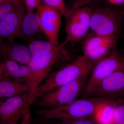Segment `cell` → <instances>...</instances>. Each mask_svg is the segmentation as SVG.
I'll return each mask as SVG.
<instances>
[{
    "label": "cell",
    "mask_w": 124,
    "mask_h": 124,
    "mask_svg": "<svg viewBox=\"0 0 124 124\" xmlns=\"http://www.w3.org/2000/svg\"><path fill=\"white\" fill-rule=\"evenodd\" d=\"M8 78L27 83L31 85L33 88L31 71L27 65L14 61H4L0 64V78Z\"/></svg>",
    "instance_id": "14"
},
{
    "label": "cell",
    "mask_w": 124,
    "mask_h": 124,
    "mask_svg": "<svg viewBox=\"0 0 124 124\" xmlns=\"http://www.w3.org/2000/svg\"><path fill=\"white\" fill-rule=\"evenodd\" d=\"M20 0L22 1V0Z\"/></svg>",
    "instance_id": "29"
},
{
    "label": "cell",
    "mask_w": 124,
    "mask_h": 124,
    "mask_svg": "<svg viewBox=\"0 0 124 124\" xmlns=\"http://www.w3.org/2000/svg\"><path fill=\"white\" fill-rule=\"evenodd\" d=\"M118 36L93 35L85 41L83 46V54L97 62L115 50Z\"/></svg>",
    "instance_id": "10"
},
{
    "label": "cell",
    "mask_w": 124,
    "mask_h": 124,
    "mask_svg": "<svg viewBox=\"0 0 124 124\" xmlns=\"http://www.w3.org/2000/svg\"><path fill=\"white\" fill-rule=\"evenodd\" d=\"M34 92L0 101V124H19L31 116L29 107L35 101Z\"/></svg>",
    "instance_id": "5"
},
{
    "label": "cell",
    "mask_w": 124,
    "mask_h": 124,
    "mask_svg": "<svg viewBox=\"0 0 124 124\" xmlns=\"http://www.w3.org/2000/svg\"><path fill=\"white\" fill-rule=\"evenodd\" d=\"M109 2L114 4L118 5L124 2V0H108Z\"/></svg>",
    "instance_id": "24"
},
{
    "label": "cell",
    "mask_w": 124,
    "mask_h": 124,
    "mask_svg": "<svg viewBox=\"0 0 124 124\" xmlns=\"http://www.w3.org/2000/svg\"><path fill=\"white\" fill-rule=\"evenodd\" d=\"M46 5L59 11L66 17L68 15L69 9L67 8L64 0H41Z\"/></svg>",
    "instance_id": "21"
},
{
    "label": "cell",
    "mask_w": 124,
    "mask_h": 124,
    "mask_svg": "<svg viewBox=\"0 0 124 124\" xmlns=\"http://www.w3.org/2000/svg\"><path fill=\"white\" fill-rule=\"evenodd\" d=\"M29 51L32 57L58 50L62 48L60 44L55 45L49 41L35 40L30 41L28 46Z\"/></svg>",
    "instance_id": "17"
},
{
    "label": "cell",
    "mask_w": 124,
    "mask_h": 124,
    "mask_svg": "<svg viewBox=\"0 0 124 124\" xmlns=\"http://www.w3.org/2000/svg\"><path fill=\"white\" fill-rule=\"evenodd\" d=\"M90 75L83 76L44 94L36 100V106L40 108H53L73 101L83 91Z\"/></svg>",
    "instance_id": "3"
},
{
    "label": "cell",
    "mask_w": 124,
    "mask_h": 124,
    "mask_svg": "<svg viewBox=\"0 0 124 124\" xmlns=\"http://www.w3.org/2000/svg\"><path fill=\"white\" fill-rule=\"evenodd\" d=\"M5 0H0V4L2 3V2H3V1H4Z\"/></svg>",
    "instance_id": "27"
},
{
    "label": "cell",
    "mask_w": 124,
    "mask_h": 124,
    "mask_svg": "<svg viewBox=\"0 0 124 124\" xmlns=\"http://www.w3.org/2000/svg\"><path fill=\"white\" fill-rule=\"evenodd\" d=\"M122 16L123 17V18H124V11H123V13H122Z\"/></svg>",
    "instance_id": "26"
},
{
    "label": "cell",
    "mask_w": 124,
    "mask_h": 124,
    "mask_svg": "<svg viewBox=\"0 0 124 124\" xmlns=\"http://www.w3.org/2000/svg\"><path fill=\"white\" fill-rule=\"evenodd\" d=\"M28 124H61L58 120L47 119L37 116L36 118L32 119Z\"/></svg>",
    "instance_id": "22"
},
{
    "label": "cell",
    "mask_w": 124,
    "mask_h": 124,
    "mask_svg": "<svg viewBox=\"0 0 124 124\" xmlns=\"http://www.w3.org/2000/svg\"><path fill=\"white\" fill-rule=\"evenodd\" d=\"M114 101L124 98V70H117L102 80L86 97Z\"/></svg>",
    "instance_id": "9"
},
{
    "label": "cell",
    "mask_w": 124,
    "mask_h": 124,
    "mask_svg": "<svg viewBox=\"0 0 124 124\" xmlns=\"http://www.w3.org/2000/svg\"><path fill=\"white\" fill-rule=\"evenodd\" d=\"M0 54L5 61H14L27 66L32 58L28 47L9 41H0Z\"/></svg>",
    "instance_id": "13"
},
{
    "label": "cell",
    "mask_w": 124,
    "mask_h": 124,
    "mask_svg": "<svg viewBox=\"0 0 124 124\" xmlns=\"http://www.w3.org/2000/svg\"><path fill=\"white\" fill-rule=\"evenodd\" d=\"M28 122H27L26 121H23L22 122H21V124H28Z\"/></svg>",
    "instance_id": "25"
},
{
    "label": "cell",
    "mask_w": 124,
    "mask_h": 124,
    "mask_svg": "<svg viewBox=\"0 0 124 124\" xmlns=\"http://www.w3.org/2000/svg\"><path fill=\"white\" fill-rule=\"evenodd\" d=\"M96 63L83 54L73 62L50 74L34 92L35 101L49 91L83 76L90 75Z\"/></svg>",
    "instance_id": "2"
},
{
    "label": "cell",
    "mask_w": 124,
    "mask_h": 124,
    "mask_svg": "<svg viewBox=\"0 0 124 124\" xmlns=\"http://www.w3.org/2000/svg\"><path fill=\"white\" fill-rule=\"evenodd\" d=\"M93 8L85 6L70 10L66 17L65 31L66 37L60 44L64 47L67 44L73 45L80 42L86 35L90 29L91 16Z\"/></svg>",
    "instance_id": "4"
},
{
    "label": "cell",
    "mask_w": 124,
    "mask_h": 124,
    "mask_svg": "<svg viewBox=\"0 0 124 124\" xmlns=\"http://www.w3.org/2000/svg\"><path fill=\"white\" fill-rule=\"evenodd\" d=\"M111 107L112 118L110 124H124V98L113 102Z\"/></svg>",
    "instance_id": "18"
},
{
    "label": "cell",
    "mask_w": 124,
    "mask_h": 124,
    "mask_svg": "<svg viewBox=\"0 0 124 124\" xmlns=\"http://www.w3.org/2000/svg\"><path fill=\"white\" fill-rule=\"evenodd\" d=\"M96 0H73L70 10H72L80 7L86 6Z\"/></svg>",
    "instance_id": "23"
},
{
    "label": "cell",
    "mask_w": 124,
    "mask_h": 124,
    "mask_svg": "<svg viewBox=\"0 0 124 124\" xmlns=\"http://www.w3.org/2000/svg\"><path fill=\"white\" fill-rule=\"evenodd\" d=\"M90 28L95 35L118 36L121 29V16L110 7L94 8L91 16Z\"/></svg>",
    "instance_id": "8"
},
{
    "label": "cell",
    "mask_w": 124,
    "mask_h": 124,
    "mask_svg": "<svg viewBox=\"0 0 124 124\" xmlns=\"http://www.w3.org/2000/svg\"><path fill=\"white\" fill-rule=\"evenodd\" d=\"M99 124H101V123H100V122H99Z\"/></svg>",
    "instance_id": "28"
},
{
    "label": "cell",
    "mask_w": 124,
    "mask_h": 124,
    "mask_svg": "<svg viewBox=\"0 0 124 124\" xmlns=\"http://www.w3.org/2000/svg\"><path fill=\"white\" fill-rule=\"evenodd\" d=\"M20 0H6L0 4V20L14 10L20 5Z\"/></svg>",
    "instance_id": "19"
},
{
    "label": "cell",
    "mask_w": 124,
    "mask_h": 124,
    "mask_svg": "<svg viewBox=\"0 0 124 124\" xmlns=\"http://www.w3.org/2000/svg\"><path fill=\"white\" fill-rule=\"evenodd\" d=\"M41 30L39 18L37 13H26L23 18L20 38H28L35 35Z\"/></svg>",
    "instance_id": "16"
},
{
    "label": "cell",
    "mask_w": 124,
    "mask_h": 124,
    "mask_svg": "<svg viewBox=\"0 0 124 124\" xmlns=\"http://www.w3.org/2000/svg\"><path fill=\"white\" fill-rule=\"evenodd\" d=\"M113 101L96 98H82L63 106L35 111L37 116L59 121L69 120L97 115Z\"/></svg>",
    "instance_id": "1"
},
{
    "label": "cell",
    "mask_w": 124,
    "mask_h": 124,
    "mask_svg": "<svg viewBox=\"0 0 124 124\" xmlns=\"http://www.w3.org/2000/svg\"><path fill=\"white\" fill-rule=\"evenodd\" d=\"M36 9L41 31L49 41L55 45L60 44L58 37L62 24V14L42 2L38 5Z\"/></svg>",
    "instance_id": "11"
},
{
    "label": "cell",
    "mask_w": 124,
    "mask_h": 124,
    "mask_svg": "<svg viewBox=\"0 0 124 124\" xmlns=\"http://www.w3.org/2000/svg\"><path fill=\"white\" fill-rule=\"evenodd\" d=\"M70 58L64 48L32 58L28 66L31 71L32 85L35 91L49 76L54 66L68 61Z\"/></svg>",
    "instance_id": "7"
},
{
    "label": "cell",
    "mask_w": 124,
    "mask_h": 124,
    "mask_svg": "<svg viewBox=\"0 0 124 124\" xmlns=\"http://www.w3.org/2000/svg\"><path fill=\"white\" fill-rule=\"evenodd\" d=\"M25 4L23 0L20 5L13 11L0 20V40L14 41L20 38L22 22L25 13Z\"/></svg>",
    "instance_id": "12"
},
{
    "label": "cell",
    "mask_w": 124,
    "mask_h": 124,
    "mask_svg": "<svg viewBox=\"0 0 124 124\" xmlns=\"http://www.w3.org/2000/svg\"><path fill=\"white\" fill-rule=\"evenodd\" d=\"M120 70H124V57L117 50H115L94 65L80 94L81 97H86L87 94L102 80Z\"/></svg>",
    "instance_id": "6"
},
{
    "label": "cell",
    "mask_w": 124,
    "mask_h": 124,
    "mask_svg": "<svg viewBox=\"0 0 124 124\" xmlns=\"http://www.w3.org/2000/svg\"><path fill=\"white\" fill-rule=\"evenodd\" d=\"M98 115L69 120L60 121V122L61 124H99L100 121Z\"/></svg>",
    "instance_id": "20"
},
{
    "label": "cell",
    "mask_w": 124,
    "mask_h": 124,
    "mask_svg": "<svg viewBox=\"0 0 124 124\" xmlns=\"http://www.w3.org/2000/svg\"><path fill=\"white\" fill-rule=\"evenodd\" d=\"M35 92L31 85L6 78H0V101Z\"/></svg>",
    "instance_id": "15"
}]
</instances>
